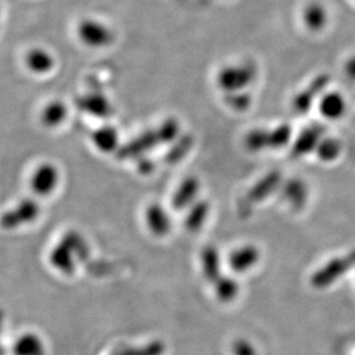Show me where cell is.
I'll return each instance as SVG.
<instances>
[{
  "instance_id": "cell-1",
  "label": "cell",
  "mask_w": 355,
  "mask_h": 355,
  "mask_svg": "<svg viewBox=\"0 0 355 355\" xmlns=\"http://www.w3.org/2000/svg\"><path fill=\"white\" fill-rule=\"evenodd\" d=\"M89 252L85 236L78 231H69L52 247L49 253V263L59 272L72 275L76 271L78 260Z\"/></svg>"
},
{
  "instance_id": "cell-2",
  "label": "cell",
  "mask_w": 355,
  "mask_h": 355,
  "mask_svg": "<svg viewBox=\"0 0 355 355\" xmlns=\"http://www.w3.org/2000/svg\"><path fill=\"white\" fill-rule=\"evenodd\" d=\"M180 130L177 120L168 119L156 130H148L127 144L121 150V157H137L157 147L158 144H168L175 140Z\"/></svg>"
},
{
  "instance_id": "cell-3",
  "label": "cell",
  "mask_w": 355,
  "mask_h": 355,
  "mask_svg": "<svg viewBox=\"0 0 355 355\" xmlns=\"http://www.w3.org/2000/svg\"><path fill=\"white\" fill-rule=\"evenodd\" d=\"M60 168L53 162L48 161L42 162L36 165L28 179V186L31 195L38 200L51 198L60 187Z\"/></svg>"
},
{
  "instance_id": "cell-4",
  "label": "cell",
  "mask_w": 355,
  "mask_h": 355,
  "mask_svg": "<svg viewBox=\"0 0 355 355\" xmlns=\"http://www.w3.org/2000/svg\"><path fill=\"white\" fill-rule=\"evenodd\" d=\"M42 207L38 198H26L0 215V229L14 231L31 225L41 217Z\"/></svg>"
},
{
  "instance_id": "cell-5",
  "label": "cell",
  "mask_w": 355,
  "mask_h": 355,
  "mask_svg": "<svg viewBox=\"0 0 355 355\" xmlns=\"http://www.w3.org/2000/svg\"><path fill=\"white\" fill-rule=\"evenodd\" d=\"M76 36L85 46L94 50L107 48L114 42V31L104 21L87 17L76 27Z\"/></svg>"
},
{
  "instance_id": "cell-6",
  "label": "cell",
  "mask_w": 355,
  "mask_h": 355,
  "mask_svg": "<svg viewBox=\"0 0 355 355\" xmlns=\"http://www.w3.org/2000/svg\"><path fill=\"white\" fill-rule=\"evenodd\" d=\"M257 78V69L250 62L226 66L218 73L217 83L226 94L241 92L253 83Z\"/></svg>"
},
{
  "instance_id": "cell-7",
  "label": "cell",
  "mask_w": 355,
  "mask_h": 355,
  "mask_svg": "<svg viewBox=\"0 0 355 355\" xmlns=\"http://www.w3.org/2000/svg\"><path fill=\"white\" fill-rule=\"evenodd\" d=\"M280 179H282V175L278 171L270 172L269 175H266L263 179H261L252 189L247 191L243 201L240 202V215H248L257 203L264 201L270 194H272L273 191H276L277 187L279 186Z\"/></svg>"
},
{
  "instance_id": "cell-8",
  "label": "cell",
  "mask_w": 355,
  "mask_h": 355,
  "mask_svg": "<svg viewBox=\"0 0 355 355\" xmlns=\"http://www.w3.org/2000/svg\"><path fill=\"white\" fill-rule=\"evenodd\" d=\"M353 266H355V250H353L352 253L347 254L346 257H338L325 264L323 268L314 273V276L311 278V284L318 288L329 286L352 269Z\"/></svg>"
},
{
  "instance_id": "cell-9",
  "label": "cell",
  "mask_w": 355,
  "mask_h": 355,
  "mask_svg": "<svg viewBox=\"0 0 355 355\" xmlns=\"http://www.w3.org/2000/svg\"><path fill=\"white\" fill-rule=\"evenodd\" d=\"M300 21L306 31L318 34L328 28L330 12L321 0H309L301 7Z\"/></svg>"
},
{
  "instance_id": "cell-10",
  "label": "cell",
  "mask_w": 355,
  "mask_h": 355,
  "mask_svg": "<svg viewBox=\"0 0 355 355\" xmlns=\"http://www.w3.org/2000/svg\"><path fill=\"white\" fill-rule=\"evenodd\" d=\"M24 66L28 72L37 76H48L57 65L55 55L45 48H31L24 55Z\"/></svg>"
},
{
  "instance_id": "cell-11",
  "label": "cell",
  "mask_w": 355,
  "mask_h": 355,
  "mask_svg": "<svg viewBox=\"0 0 355 355\" xmlns=\"http://www.w3.org/2000/svg\"><path fill=\"white\" fill-rule=\"evenodd\" d=\"M69 107L62 99H51L41 109L40 121L46 130H57L67 121Z\"/></svg>"
},
{
  "instance_id": "cell-12",
  "label": "cell",
  "mask_w": 355,
  "mask_h": 355,
  "mask_svg": "<svg viewBox=\"0 0 355 355\" xmlns=\"http://www.w3.org/2000/svg\"><path fill=\"white\" fill-rule=\"evenodd\" d=\"M76 104L81 111L96 118H107L112 112V106L109 98L102 92H88L86 95L81 96L76 101Z\"/></svg>"
},
{
  "instance_id": "cell-13",
  "label": "cell",
  "mask_w": 355,
  "mask_h": 355,
  "mask_svg": "<svg viewBox=\"0 0 355 355\" xmlns=\"http://www.w3.org/2000/svg\"><path fill=\"white\" fill-rule=\"evenodd\" d=\"M119 133L116 127L103 125L90 135V142L101 154H112L119 148Z\"/></svg>"
},
{
  "instance_id": "cell-14",
  "label": "cell",
  "mask_w": 355,
  "mask_h": 355,
  "mask_svg": "<svg viewBox=\"0 0 355 355\" xmlns=\"http://www.w3.org/2000/svg\"><path fill=\"white\" fill-rule=\"evenodd\" d=\"M146 223L154 236H165L171 230V217L161 205L154 203L146 210Z\"/></svg>"
},
{
  "instance_id": "cell-15",
  "label": "cell",
  "mask_w": 355,
  "mask_h": 355,
  "mask_svg": "<svg viewBox=\"0 0 355 355\" xmlns=\"http://www.w3.org/2000/svg\"><path fill=\"white\" fill-rule=\"evenodd\" d=\"M259 260H260V252L257 247L247 245L233 250L232 254L230 255L229 264L233 271L241 273L246 272L253 266H257Z\"/></svg>"
},
{
  "instance_id": "cell-16",
  "label": "cell",
  "mask_w": 355,
  "mask_h": 355,
  "mask_svg": "<svg viewBox=\"0 0 355 355\" xmlns=\"http://www.w3.org/2000/svg\"><path fill=\"white\" fill-rule=\"evenodd\" d=\"M323 128L321 126H311L301 132L294 142L293 153L295 157H300L304 155L309 154L313 150H316L318 144L321 142Z\"/></svg>"
},
{
  "instance_id": "cell-17",
  "label": "cell",
  "mask_w": 355,
  "mask_h": 355,
  "mask_svg": "<svg viewBox=\"0 0 355 355\" xmlns=\"http://www.w3.org/2000/svg\"><path fill=\"white\" fill-rule=\"evenodd\" d=\"M198 191H200V181L196 178L189 177L184 179L180 186L178 187L177 191L172 198L173 208L177 210H184V209L191 207V203L198 196Z\"/></svg>"
},
{
  "instance_id": "cell-18",
  "label": "cell",
  "mask_w": 355,
  "mask_h": 355,
  "mask_svg": "<svg viewBox=\"0 0 355 355\" xmlns=\"http://www.w3.org/2000/svg\"><path fill=\"white\" fill-rule=\"evenodd\" d=\"M328 85V79L325 76H321L318 79L315 80L311 86L307 89H304V92H301L293 101V107L295 112L299 114H304L311 110L314 103V99L320 92H323V89Z\"/></svg>"
},
{
  "instance_id": "cell-19",
  "label": "cell",
  "mask_w": 355,
  "mask_h": 355,
  "mask_svg": "<svg viewBox=\"0 0 355 355\" xmlns=\"http://www.w3.org/2000/svg\"><path fill=\"white\" fill-rule=\"evenodd\" d=\"M307 186L300 179H292L284 184L283 198L291 208L295 210L302 208L307 202Z\"/></svg>"
},
{
  "instance_id": "cell-20",
  "label": "cell",
  "mask_w": 355,
  "mask_h": 355,
  "mask_svg": "<svg viewBox=\"0 0 355 355\" xmlns=\"http://www.w3.org/2000/svg\"><path fill=\"white\" fill-rule=\"evenodd\" d=\"M202 271L205 278L215 283L220 278V257L218 250L214 246L205 247L201 254Z\"/></svg>"
},
{
  "instance_id": "cell-21",
  "label": "cell",
  "mask_w": 355,
  "mask_h": 355,
  "mask_svg": "<svg viewBox=\"0 0 355 355\" xmlns=\"http://www.w3.org/2000/svg\"><path fill=\"white\" fill-rule=\"evenodd\" d=\"M345 99L338 92H329L320 102L322 114L328 119H338L345 112Z\"/></svg>"
},
{
  "instance_id": "cell-22",
  "label": "cell",
  "mask_w": 355,
  "mask_h": 355,
  "mask_svg": "<svg viewBox=\"0 0 355 355\" xmlns=\"http://www.w3.org/2000/svg\"><path fill=\"white\" fill-rule=\"evenodd\" d=\"M209 211H210V205L208 202L200 201L195 203L184 219V227L191 232H196L198 230H201L202 226L205 225V223L208 219Z\"/></svg>"
},
{
  "instance_id": "cell-23",
  "label": "cell",
  "mask_w": 355,
  "mask_h": 355,
  "mask_svg": "<svg viewBox=\"0 0 355 355\" xmlns=\"http://www.w3.org/2000/svg\"><path fill=\"white\" fill-rule=\"evenodd\" d=\"M292 130L288 125H280L273 130H266V148L279 149L290 142Z\"/></svg>"
},
{
  "instance_id": "cell-24",
  "label": "cell",
  "mask_w": 355,
  "mask_h": 355,
  "mask_svg": "<svg viewBox=\"0 0 355 355\" xmlns=\"http://www.w3.org/2000/svg\"><path fill=\"white\" fill-rule=\"evenodd\" d=\"M216 293L222 301H231L239 292V286L236 280L230 277H220L215 282Z\"/></svg>"
},
{
  "instance_id": "cell-25",
  "label": "cell",
  "mask_w": 355,
  "mask_h": 355,
  "mask_svg": "<svg viewBox=\"0 0 355 355\" xmlns=\"http://www.w3.org/2000/svg\"><path fill=\"white\" fill-rule=\"evenodd\" d=\"M342 151V144L336 139H325L321 140L316 148L318 157L323 162L335 161Z\"/></svg>"
},
{
  "instance_id": "cell-26",
  "label": "cell",
  "mask_w": 355,
  "mask_h": 355,
  "mask_svg": "<svg viewBox=\"0 0 355 355\" xmlns=\"http://www.w3.org/2000/svg\"><path fill=\"white\" fill-rule=\"evenodd\" d=\"M252 102L250 96L246 92H230L226 95V105L230 106L234 111H245L248 109Z\"/></svg>"
},
{
  "instance_id": "cell-27",
  "label": "cell",
  "mask_w": 355,
  "mask_h": 355,
  "mask_svg": "<svg viewBox=\"0 0 355 355\" xmlns=\"http://www.w3.org/2000/svg\"><path fill=\"white\" fill-rule=\"evenodd\" d=\"M191 144H193V140L191 137H181L180 141H178L166 156L168 162L175 163V162L180 161L181 158H184L188 154Z\"/></svg>"
},
{
  "instance_id": "cell-28",
  "label": "cell",
  "mask_w": 355,
  "mask_h": 355,
  "mask_svg": "<svg viewBox=\"0 0 355 355\" xmlns=\"http://www.w3.org/2000/svg\"><path fill=\"white\" fill-rule=\"evenodd\" d=\"M234 351H236V355H255L253 347L246 342L236 343Z\"/></svg>"
},
{
  "instance_id": "cell-29",
  "label": "cell",
  "mask_w": 355,
  "mask_h": 355,
  "mask_svg": "<svg viewBox=\"0 0 355 355\" xmlns=\"http://www.w3.org/2000/svg\"><path fill=\"white\" fill-rule=\"evenodd\" d=\"M345 74L349 79L354 80L355 81V55L346 62Z\"/></svg>"
},
{
  "instance_id": "cell-30",
  "label": "cell",
  "mask_w": 355,
  "mask_h": 355,
  "mask_svg": "<svg viewBox=\"0 0 355 355\" xmlns=\"http://www.w3.org/2000/svg\"><path fill=\"white\" fill-rule=\"evenodd\" d=\"M354 1H355V0H354Z\"/></svg>"
}]
</instances>
